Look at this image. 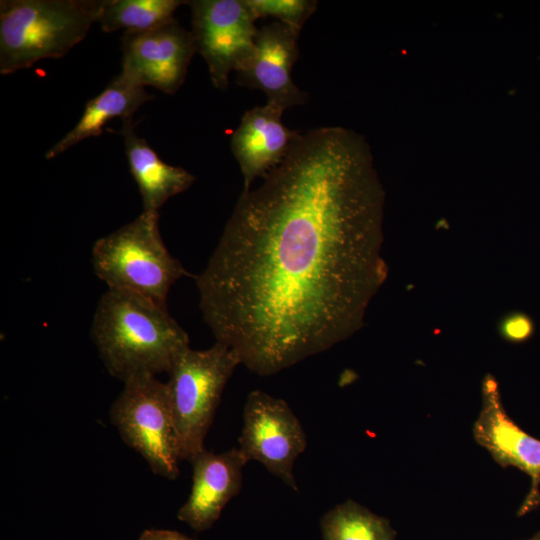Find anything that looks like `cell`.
I'll use <instances>...</instances> for the list:
<instances>
[{
  "label": "cell",
  "instance_id": "obj_1",
  "mask_svg": "<svg viewBox=\"0 0 540 540\" xmlns=\"http://www.w3.org/2000/svg\"><path fill=\"white\" fill-rule=\"evenodd\" d=\"M364 139L300 133L262 184L243 191L205 269L199 307L216 342L271 376L352 333L385 278L382 190Z\"/></svg>",
  "mask_w": 540,
  "mask_h": 540
},
{
  "label": "cell",
  "instance_id": "obj_2",
  "mask_svg": "<svg viewBox=\"0 0 540 540\" xmlns=\"http://www.w3.org/2000/svg\"><path fill=\"white\" fill-rule=\"evenodd\" d=\"M91 337L107 371L123 383L168 373L189 348L187 332L167 307L119 289L108 288L100 297Z\"/></svg>",
  "mask_w": 540,
  "mask_h": 540
},
{
  "label": "cell",
  "instance_id": "obj_3",
  "mask_svg": "<svg viewBox=\"0 0 540 540\" xmlns=\"http://www.w3.org/2000/svg\"><path fill=\"white\" fill-rule=\"evenodd\" d=\"M100 6L101 0H2L0 73L63 57L97 22Z\"/></svg>",
  "mask_w": 540,
  "mask_h": 540
},
{
  "label": "cell",
  "instance_id": "obj_4",
  "mask_svg": "<svg viewBox=\"0 0 540 540\" xmlns=\"http://www.w3.org/2000/svg\"><path fill=\"white\" fill-rule=\"evenodd\" d=\"M91 262L109 289L131 291L164 307L172 285L188 274L162 240L159 213L142 212L99 238L92 247Z\"/></svg>",
  "mask_w": 540,
  "mask_h": 540
},
{
  "label": "cell",
  "instance_id": "obj_5",
  "mask_svg": "<svg viewBox=\"0 0 540 540\" xmlns=\"http://www.w3.org/2000/svg\"><path fill=\"white\" fill-rule=\"evenodd\" d=\"M241 361L229 346L215 342L204 350L187 348L168 374L167 389L180 460L205 449L224 388Z\"/></svg>",
  "mask_w": 540,
  "mask_h": 540
},
{
  "label": "cell",
  "instance_id": "obj_6",
  "mask_svg": "<svg viewBox=\"0 0 540 540\" xmlns=\"http://www.w3.org/2000/svg\"><path fill=\"white\" fill-rule=\"evenodd\" d=\"M110 420L154 474L169 480L178 477L181 460L166 382L150 375L124 382L111 405Z\"/></svg>",
  "mask_w": 540,
  "mask_h": 540
},
{
  "label": "cell",
  "instance_id": "obj_7",
  "mask_svg": "<svg viewBox=\"0 0 540 540\" xmlns=\"http://www.w3.org/2000/svg\"><path fill=\"white\" fill-rule=\"evenodd\" d=\"M238 442L248 462L261 463L290 488L298 490L293 468L306 449L307 438L287 402L260 390L250 392Z\"/></svg>",
  "mask_w": 540,
  "mask_h": 540
},
{
  "label": "cell",
  "instance_id": "obj_8",
  "mask_svg": "<svg viewBox=\"0 0 540 540\" xmlns=\"http://www.w3.org/2000/svg\"><path fill=\"white\" fill-rule=\"evenodd\" d=\"M192 35L212 84L225 91L229 74L250 56L258 32L245 0H194Z\"/></svg>",
  "mask_w": 540,
  "mask_h": 540
},
{
  "label": "cell",
  "instance_id": "obj_9",
  "mask_svg": "<svg viewBox=\"0 0 540 540\" xmlns=\"http://www.w3.org/2000/svg\"><path fill=\"white\" fill-rule=\"evenodd\" d=\"M121 43V73L136 84L167 94L181 87L197 52L192 32L176 19L149 30L124 32Z\"/></svg>",
  "mask_w": 540,
  "mask_h": 540
},
{
  "label": "cell",
  "instance_id": "obj_10",
  "mask_svg": "<svg viewBox=\"0 0 540 540\" xmlns=\"http://www.w3.org/2000/svg\"><path fill=\"white\" fill-rule=\"evenodd\" d=\"M473 435L493 459L503 467L513 466L531 479L530 490L519 509L523 515L540 503V440L530 436L506 413L495 380L486 378L482 408Z\"/></svg>",
  "mask_w": 540,
  "mask_h": 540
},
{
  "label": "cell",
  "instance_id": "obj_11",
  "mask_svg": "<svg viewBox=\"0 0 540 540\" xmlns=\"http://www.w3.org/2000/svg\"><path fill=\"white\" fill-rule=\"evenodd\" d=\"M300 32L274 21L258 29L250 56L236 70L240 85L262 90L267 104L282 109L302 105L307 95L291 78Z\"/></svg>",
  "mask_w": 540,
  "mask_h": 540
},
{
  "label": "cell",
  "instance_id": "obj_12",
  "mask_svg": "<svg viewBox=\"0 0 540 540\" xmlns=\"http://www.w3.org/2000/svg\"><path fill=\"white\" fill-rule=\"evenodd\" d=\"M190 463L192 487L177 517L201 532L214 525L226 504L239 493L248 461L239 448H232L222 453L204 449Z\"/></svg>",
  "mask_w": 540,
  "mask_h": 540
},
{
  "label": "cell",
  "instance_id": "obj_13",
  "mask_svg": "<svg viewBox=\"0 0 540 540\" xmlns=\"http://www.w3.org/2000/svg\"><path fill=\"white\" fill-rule=\"evenodd\" d=\"M283 110L265 104L247 110L231 138V151L243 175L244 189L278 166L299 136L281 121Z\"/></svg>",
  "mask_w": 540,
  "mask_h": 540
},
{
  "label": "cell",
  "instance_id": "obj_14",
  "mask_svg": "<svg viewBox=\"0 0 540 540\" xmlns=\"http://www.w3.org/2000/svg\"><path fill=\"white\" fill-rule=\"evenodd\" d=\"M122 122L119 133L124 139L130 173L142 198L143 212L159 213L168 199L190 188L195 177L162 161L149 143L137 136L132 118Z\"/></svg>",
  "mask_w": 540,
  "mask_h": 540
},
{
  "label": "cell",
  "instance_id": "obj_15",
  "mask_svg": "<svg viewBox=\"0 0 540 540\" xmlns=\"http://www.w3.org/2000/svg\"><path fill=\"white\" fill-rule=\"evenodd\" d=\"M151 99L153 96L144 86L120 73L86 103L77 124L45 153V158L53 159L82 140L99 136L113 118L120 117L122 121L132 118L139 107Z\"/></svg>",
  "mask_w": 540,
  "mask_h": 540
},
{
  "label": "cell",
  "instance_id": "obj_16",
  "mask_svg": "<svg viewBox=\"0 0 540 540\" xmlns=\"http://www.w3.org/2000/svg\"><path fill=\"white\" fill-rule=\"evenodd\" d=\"M180 0H101L97 22L104 32L145 31L174 19Z\"/></svg>",
  "mask_w": 540,
  "mask_h": 540
},
{
  "label": "cell",
  "instance_id": "obj_17",
  "mask_svg": "<svg viewBox=\"0 0 540 540\" xmlns=\"http://www.w3.org/2000/svg\"><path fill=\"white\" fill-rule=\"evenodd\" d=\"M324 540H395L396 532L386 518L353 500L329 510L321 519Z\"/></svg>",
  "mask_w": 540,
  "mask_h": 540
},
{
  "label": "cell",
  "instance_id": "obj_18",
  "mask_svg": "<svg viewBox=\"0 0 540 540\" xmlns=\"http://www.w3.org/2000/svg\"><path fill=\"white\" fill-rule=\"evenodd\" d=\"M245 3L256 20L274 17L299 32L318 4L314 0H245Z\"/></svg>",
  "mask_w": 540,
  "mask_h": 540
},
{
  "label": "cell",
  "instance_id": "obj_19",
  "mask_svg": "<svg viewBox=\"0 0 540 540\" xmlns=\"http://www.w3.org/2000/svg\"><path fill=\"white\" fill-rule=\"evenodd\" d=\"M501 333L510 341H525L533 333V323L531 319L524 314H512L502 322Z\"/></svg>",
  "mask_w": 540,
  "mask_h": 540
},
{
  "label": "cell",
  "instance_id": "obj_20",
  "mask_svg": "<svg viewBox=\"0 0 540 540\" xmlns=\"http://www.w3.org/2000/svg\"><path fill=\"white\" fill-rule=\"evenodd\" d=\"M137 540H196L186 535L172 530L147 529Z\"/></svg>",
  "mask_w": 540,
  "mask_h": 540
},
{
  "label": "cell",
  "instance_id": "obj_21",
  "mask_svg": "<svg viewBox=\"0 0 540 540\" xmlns=\"http://www.w3.org/2000/svg\"><path fill=\"white\" fill-rule=\"evenodd\" d=\"M527 540H540V533H537L536 535Z\"/></svg>",
  "mask_w": 540,
  "mask_h": 540
}]
</instances>
